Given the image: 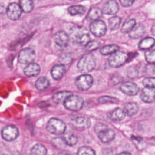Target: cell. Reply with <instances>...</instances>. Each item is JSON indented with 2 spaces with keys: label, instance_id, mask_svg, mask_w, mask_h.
<instances>
[{
  "label": "cell",
  "instance_id": "d6986e66",
  "mask_svg": "<svg viewBox=\"0 0 155 155\" xmlns=\"http://www.w3.org/2000/svg\"><path fill=\"white\" fill-rule=\"evenodd\" d=\"M65 70V67L63 64L55 65L51 70V75L54 79L59 80L62 78Z\"/></svg>",
  "mask_w": 155,
  "mask_h": 155
},
{
  "label": "cell",
  "instance_id": "8d00e7d4",
  "mask_svg": "<svg viewBox=\"0 0 155 155\" xmlns=\"http://www.w3.org/2000/svg\"><path fill=\"white\" fill-rule=\"evenodd\" d=\"M142 83L145 87L155 88V78L154 77L146 78L143 80Z\"/></svg>",
  "mask_w": 155,
  "mask_h": 155
},
{
  "label": "cell",
  "instance_id": "d6a6232c",
  "mask_svg": "<svg viewBox=\"0 0 155 155\" xmlns=\"http://www.w3.org/2000/svg\"><path fill=\"white\" fill-rule=\"evenodd\" d=\"M78 155H96L94 151L89 147H80L77 153Z\"/></svg>",
  "mask_w": 155,
  "mask_h": 155
},
{
  "label": "cell",
  "instance_id": "484cf974",
  "mask_svg": "<svg viewBox=\"0 0 155 155\" xmlns=\"http://www.w3.org/2000/svg\"><path fill=\"white\" fill-rule=\"evenodd\" d=\"M119 50V47L115 44L111 45H107L104 47H102L100 50V52L103 55H109Z\"/></svg>",
  "mask_w": 155,
  "mask_h": 155
},
{
  "label": "cell",
  "instance_id": "4fadbf2b",
  "mask_svg": "<svg viewBox=\"0 0 155 155\" xmlns=\"http://www.w3.org/2000/svg\"><path fill=\"white\" fill-rule=\"evenodd\" d=\"M22 13V10L19 4L12 2L10 4L7 8V15L9 19L12 20L18 19Z\"/></svg>",
  "mask_w": 155,
  "mask_h": 155
},
{
  "label": "cell",
  "instance_id": "ffe728a7",
  "mask_svg": "<svg viewBox=\"0 0 155 155\" xmlns=\"http://www.w3.org/2000/svg\"><path fill=\"white\" fill-rule=\"evenodd\" d=\"M71 95H72L71 92L68 91H59L55 93L53 96V101L56 104H64L65 100Z\"/></svg>",
  "mask_w": 155,
  "mask_h": 155
},
{
  "label": "cell",
  "instance_id": "52a82bcc",
  "mask_svg": "<svg viewBox=\"0 0 155 155\" xmlns=\"http://www.w3.org/2000/svg\"><path fill=\"white\" fill-rule=\"evenodd\" d=\"M36 57L35 51L31 48H25L20 51L18 55V61L23 64H28L33 62Z\"/></svg>",
  "mask_w": 155,
  "mask_h": 155
},
{
  "label": "cell",
  "instance_id": "7bdbcfd3",
  "mask_svg": "<svg viewBox=\"0 0 155 155\" xmlns=\"http://www.w3.org/2000/svg\"><path fill=\"white\" fill-rule=\"evenodd\" d=\"M58 155H71V154H70L69 153H66V152H62V153H59Z\"/></svg>",
  "mask_w": 155,
  "mask_h": 155
},
{
  "label": "cell",
  "instance_id": "60d3db41",
  "mask_svg": "<svg viewBox=\"0 0 155 155\" xmlns=\"http://www.w3.org/2000/svg\"><path fill=\"white\" fill-rule=\"evenodd\" d=\"M151 31L152 34L155 36V24H154V25L152 26L151 29Z\"/></svg>",
  "mask_w": 155,
  "mask_h": 155
},
{
  "label": "cell",
  "instance_id": "cb8c5ba5",
  "mask_svg": "<svg viewBox=\"0 0 155 155\" xmlns=\"http://www.w3.org/2000/svg\"><path fill=\"white\" fill-rule=\"evenodd\" d=\"M102 13V10H101L99 8L93 7L89 10L87 15V19L88 21L91 22L98 20V19L101 16Z\"/></svg>",
  "mask_w": 155,
  "mask_h": 155
},
{
  "label": "cell",
  "instance_id": "9a60e30c",
  "mask_svg": "<svg viewBox=\"0 0 155 155\" xmlns=\"http://www.w3.org/2000/svg\"><path fill=\"white\" fill-rule=\"evenodd\" d=\"M119 5L115 0H109L103 5L102 13L107 15H114L119 11Z\"/></svg>",
  "mask_w": 155,
  "mask_h": 155
},
{
  "label": "cell",
  "instance_id": "44dd1931",
  "mask_svg": "<svg viewBox=\"0 0 155 155\" xmlns=\"http://www.w3.org/2000/svg\"><path fill=\"white\" fill-rule=\"evenodd\" d=\"M125 111L120 108H115L110 114V118L113 121H121L125 119Z\"/></svg>",
  "mask_w": 155,
  "mask_h": 155
},
{
  "label": "cell",
  "instance_id": "d4e9b609",
  "mask_svg": "<svg viewBox=\"0 0 155 155\" xmlns=\"http://www.w3.org/2000/svg\"><path fill=\"white\" fill-rule=\"evenodd\" d=\"M19 5L22 11L25 13L31 12L34 7V4L32 0H20Z\"/></svg>",
  "mask_w": 155,
  "mask_h": 155
},
{
  "label": "cell",
  "instance_id": "3957f363",
  "mask_svg": "<svg viewBox=\"0 0 155 155\" xmlns=\"http://www.w3.org/2000/svg\"><path fill=\"white\" fill-rule=\"evenodd\" d=\"M66 125L65 123L57 118L50 119L47 124V130L54 134L59 135L65 132Z\"/></svg>",
  "mask_w": 155,
  "mask_h": 155
},
{
  "label": "cell",
  "instance_id": "83f0119b",
  "mask_svg": "<svg viewBox=\"0 0 155 155\" xmlns=\"http://www.w3.org/2000/svg\"><path fill=\"white\" fill-rule=\"evenodd\" d=\"M63 139H64L66 144L70 145V146H73V145H76L78 142V140L76 135L71 132L66 133L65 134L64 137Z\"/></svg>",
  "mask_w": 155,
  "mask_h": 155
},
{
  "label": "cell",
  "instance_id": "4dcf8cb0",
  "mask_svg": "<svg viewBox=\"0 0 155 155\" xmlns=\"http://www.w3.org/2000/svg\"><path fill=\"white\" fill-rule=\"evenodd\" d=\"M85 8L81 5H76L70 6L68 8V11L69 13L71 15H82L85 12Z\"/></svg>",
  "mask_w": 155,
  "mask_h": 155
},
{
  "label": "cell",
  "instance_id": "603a6c76",
  "mask_svg": "<svg viewBox=\"0 0 155 155\" xmlns=\"http://www.w3.org/2000/svg\"><path fill=\"white\" fill-rule=\"evenodd\" d=\"M155 45V39L151 37H147L142 39L139 44V48L140 50H148Z\"/></svg>",
  "mask_w": 155,
  "mask_h": 155
},
{
  "label": "cell",
  "instance_id": "8992f818",
  "mask_svg": "<svg viewBox=\"0 0 155 155\" xmlns=\"http://www.w3.org/2000/svg\"><path fill=\"white\" fill-rule=\"evenodd\" d=\"M107 26L105 23L101 20H96L91 22L90 30L91 33L97 37L104 36L107 32Z\"/></svg>",
  "mask_w": 155,
  "mask_h": 155
},
{
  "label": "cell",
  "instance_id": "836d02e7",
  "mask_svg": "<svg viewBox=\"0 0 155 155\" xmlns=\"http://www.w3.org/2000/svg\"><path fill=\"white\" fill-rule=\"evenodd\" d=\"M146 61L150 64H155V50H147L145 52Z\"/></svg>",
  "mask_w": 155,
  "mask_h": 155
},
{
  "label": "cell",
  "instance_id": "6da1fadb",
  "mask_svg": "<svg viewBox=\"0 0 155 155\" xmlns=\"http://www.w3.org/2000/svg\"><path fill=\"white\" fill-rule=\"evenodd\" d=\"M71 39L80 45H85L90 40L88 31L82 27H73L70 31Z\"/></svg>",
  "mask_w": 155,
  "mask_h": 155
},
{
  "label": "cell",
  "instance_id": "5bb4252c",
  "mask_svg": "<svg viewBox=\"0 0 155 155\" xmlns=\"http://www.w3.org/2000/svg\"><path fill=\"white\" fill-rule=\"evenodd\" d=\"M142 101L146 103H151L155 101V88H143L140 94Z\"/></svg>",
  "mask_w": 155,
  "mask_h": 155
},
{
  "label": "cell",
  "instance_id": "ac0fdd59",
  "mask_svg": "<svg viewBox=\"0 0 155 155\" xmlns=\"http://www.w3.org/2000/svg\"><path fill=\"white\" fill-rule=\"evenodd\" d=\"M145 33V28L143 24L139 23L135 25L133 29L129 32V36L132 39H138L142 36Z\"/></svg>",
  "mask_w": 155,
  "mask_h": 155
},
{
  "label": "cell",
  "instance_id": "8fae6325",
  "mask_svg": "<svg viewBox=\"0 0 155 155\" xmlns=\"http://www.w3.org/2000/svg\"><path fill=\"white\" fill-rule=\"evenodd\" d=\"M120 90L128 96H135L139 91V87L132 82H125L122 84L120 86Z\"/></svg>",
  "mask_w": 155,
  "mask_h": 155
},
{
  "label": "cell",
  "instance_id": "4316f807",
  "mask_svg": "<svg viewBox=\"0 0 155 155\" xmlns=\"http://www.w3.org/2000/svg\"><path fill=\"white\" fill-rule=\"evenodd\" d=\"M49 85H50L49 81L45 77H40L36 80L35 82V87L39 91H42L45 90L48 87Z\"/></svg>",
  "mask_w": 155,
  "mask_h": 155
},
{
  "label": "cell",
  "instance_id": "7a4b0ae2",
  "mask_svg": "<svg viewBox=\"0 0 155 155\" xmlns=\"http://www.w3.org/2000/svg\"><path fill=\"white\" fill-rule=\"evenodd\" d=\"M96 61L94 56L88 53L83 56L78 63V68L82 73H88L91 71L95 67Z\"/></svg>",
  "mask_w": 155,
  "mask_h": 155
},
{
  "label": "cell",
  "instance_id": "74e56055",
  "mask_svg": "<svg viewBox=\"0 0 155 155\" xmlns=\"http://www.w3.org/2000/svg\"><path fill=\"white\" fill-rule=\"evenodd\" d=\"M53 145L59 148H62L65 147V145H66V143L64 140V139L62 138H55V139H53V141H52Z\"/></svg>",
  "mask_w": 155,
  "mask_h": 155
},
{
  "label": "cell",
  "instance_id": "f1b7e54d",
  "mask_svg": "<svg viewBox=\"0 0 155 155\" xmlns=\"http://www.w3.org/2000/svg\"><path fill=\"white\" fill-rule=\"evenodd\" d=\"M47 150L41 144L35 145L30 150V155H45Z\"/></svg>",
  "mask_w": 155,
  "mask_h": 155
},
{
  "label": "cell",
  "instance_id": "7402d4cb",
  "mask_svg": "<svg viewBox=\"0 0 155 155\" xmlns=\"http://www.w3.org/2000/svg\"><path fill=\"white\" fill-rule=\"evenodd\" d=\"M124 110L127 115L131 116L137 113L139 111V105L136 102H130L125 104Z\"/></svg>",
  "mask_w": 155,
  "mask_h": 155
},
{
  "label": "cell",
  "instance_id": "f546056e",
  "mask_svg": "<svg viewBox=\"0 0 155 155\" xmlns=\"http://www.w3.org/2000/svg\"><path fill=\"white\" fill-rule=\"evenodd\" d=\"M136 24V21L134 19H129L126 20L121 27L122 33H129Z\"/></svg>",
  "mask_w": 155,
  "mask_h": 155
},
{
  "label": "cell",
  "instance_id": "ab89813d",
  "mask_svg": "<svg viewBox=\"0 0 155 155\" xmlns=\"http://www.w3.org/2000/svg\"><path fill=\"white\" fill-rule=\"evenodd\" d=\"M4 6L2 4H0V13H4Z\"/></svg>",
  "mask_w": 155,
  "mask_h": 155
},
{
  "label": "cell",
  "instance_id": "5b68a950",
  "mask_svg": "<svg viewBox=\"0 0 155 155\" xmlns=\"http://www.w3.org/2000/svg\"><path fill=\"white\" fill-rule=\"evenodd\" d=\"M128 56L125 53L117 51L110 54L108 62L110 67L113 68H117L125 63L128 59Z\"/></svg>",
  "mask_w": 155,
  "mask_h": 155
},
{
  "label": "cell",
  "instance_id": "d590c367",
  "mask_svg": "<svg viewBox=\"0 0 155 155\" xmlns=\"http://www.w3.org/2000/svg\"><path fill=\"white\" fill-rule=\"evenodd\" d=\"M100 46V42L97 41H89L85 45V50L87 51H91L93 50H95L98 48Z\"/></svg>",
  "mask_w": 155,
  "mask_h": 155
},
{
  "label": "cell",
  "instance_id": "ba28073f",
  "mask_svg": "<svg viewBox=\"0 0 155 155\" xmlns=\"http://www.w3.org/2000/svg\"><path fill=\"white\" fill-rule=\"evenodd\" d=\"M93 82V77L89 74L81 75L75 81V84L78 88L82 91L88 90L91 87Z\"/></svg>",
  "mask_w": 155,
  "mask_h": 155
},
{
  "label": "cell",
  "instance_id": "9c48e42d",
  "mask_svg": "<svg viewBox=\"0 0 155 155\" xmlns=\"http://www.w3.org/2000/svg\"><path fill=\"white\" fill-rule=\"evenodd\" d=\"M2 137L6 141H12L17 138L19 131L17 127L13 125H7L3 128L1 131Z\"/></svg>",
  "mask_w": 155,
  "mask_h": 155
},
{
  "label": "cell",
  "instance_id": "1f68e13d",
  "mask_svg": "<svg viewBox=\"0 0 155 155\" xmlns=\"http://www.w3.org/2000/svg\"><path fill=\"white\" fill-rule=\"evenodd\" d=\"M120 22H121V19L120 17L117 16L111 17V18H110L108 21L110 28L111 30H115L117 29L120 24Z\"/></svg>",
  "mask_w": 155,
  "mask_h": 155
},
{
  "label": "cell",
  "instance_id": "7c38bea8",
  "mask_svg": "<svg viewBox=\"0 0 155 155\" xmlns=\"http://www.w3.org/2000/svg\"><path fill=\"white\" fill-rule=\"evenodd\" d=\"M100 140L103 143H108L115 138L114 131L109 128L107 126L96 133Z\"/></svg>",
  "mask_w": 155,
  "mask_h": 155
},
{
  "label": "cell",
  "instance_id": "2e32d148",
  "mask_svg": "<svg viewBox=\"0 0 155 155\" xmlns=\"http://www.w3.org/2000/svg\"><path fill=\"white\" fill-rule=\"evenodd\" d=\"M54 41L56 45L61 47H67L70 42L69 36L64 31H60L57 32L54 36Z\"/></svg>",
  "mask_w": 155,
  "mask_h": 155
},
{
  "label": "cell",
  "instance_id": "277c9868",
  "mask_svg": "<svg viewBox=\"0 0 155 155\" xmlns=\"http://www.w3.org/2000/svg\"><path fill=\"white\" fill-rule=\"evenodd\" d=\"M64 105L67 109L70 111H78L82 108L84 100L79 96L72 94L65 100Z\"/></svg>",
  "mask_w": 155,
  "mask_h": 155
},
{
  "label": "cell",
  "instance_id": "b9f144b4",
  "mask_svg": "<svg viewBox=\"0 0 155 155\" xmlns=\"http://www.w3.org/2000/svg\"><path fill=\"white\" fill-rule=\"evenodd\" d=\"M117 155H131V154L128 152H122V153L118 154Z\"/></svg>",
  "mask_w": 155,
  "mask_h": 155
},
{
  "label": "cell",
  "instance_id": "f35d334b",
  "mask_svg": "<svg viewBox=\"0 0 155 155\" xmlns=\"http://www.w3.org/2000/svg\"><path fill=\"white\" fill-rule=\"evenodd\" d=\"M119 1L122 6L128 7L133 5L134 0H119Z\"/></svg>",
  "mask_w": 155,
  "mask_h": 155
},
{
  "label": "cell",
  "instance_id": "e575fe53",
  "mask_svg": "<svg viewBox=\"0 0 155 155\" xmlns=\"http://www.w3.org/2000/svg\"><path fill=\"white\" fill-rule=\"evenodd\" d=\"M98 101L100 104H116L118 102L117 99L108 96H103L100 97L98 99Z\"/></svg>",
  "mask_w": 155,
  "mask_h": 155
},
{
  "label": "cell",
  "instance_id": "30bf717a",
  "mask_svg": "<svg viewBox=\"0 0 155 155\" xmlns=\"http://www.w3.org/2000/svg\"><path fill=\"white\" fill-rule=\"evenodd\" d=\"M71 124L74 128L78 130H84L90 127L91 122L87 117L79 116L71 119Z\"/></svg>",
  "mask_w": 155,
  "mask_h": 155
},
{
  "label": "cell",
  "instance_id": "ee69618b",
  "mask_svg": "<svg viewBox=\"0 0 155 155\" xmlns=\"http://www.w3.org/2000/svg\"><path fill=\"white\" fill-rule=\"evenodd\" d=\"M71 1H76V0H71Z\"/></svg>",
  "mask_w": 155,
  "mask_h": 155
},
{
  "label": "cell",
  "instance_id": "e0dca14e",
  "mask_svg": "<svg viewBox=\"0 0 155 155\" xmlns=\"http://www.w3.org/2000/svg\"><path fill=\"white\" fill-rule=\"evenodd\" d=\"M24 74L28 77H33L37 76L40 72L39 65L35 62L27 64L24 70Z\"/></svg>",
  "mask_w": 155,
  "mask_h": 155
}]
</instances>
